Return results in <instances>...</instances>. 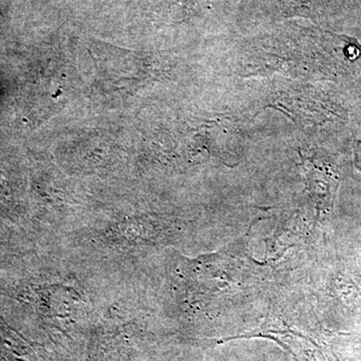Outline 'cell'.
I'll return each mask as SVG.
<instances>
[{
    "label": "cell",
    "instance_id": "cell-1",
    "mask_svg": "<svg viewBox=\"0 0 361 361\" xmlns=\"http://www.w3.org/2000/svg\"><path fill=\"white\" fill-rule=\"evenodd\" d=\"M311 193L322 210L329 211L334 205L336 190L338 188V177L330 172L329 169H318L313 166L307 171Z\"/></svg>",
    "mask_w": 361,
    "mask_h": 361
},
{
    "label": "cell",
    "instance_id": "cell-2",
    "mask_svg": "<svg viewBox=\"0 0 361 361\" xmlns=\"http://www.w3.org/2000/svg\"><path fill=\"white\" fill-rule=\"evenodd\" d=\"M355 165L361 172V140L356 142L355 148Z\"/></svg>",
    "mask_w": 361,
    "mask_h": 361
}]
</instances>
